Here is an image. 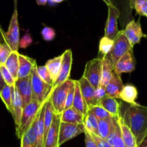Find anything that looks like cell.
<instances>
[{
    "mask_svg": "<svg viewBox=\"0 0 147 147\" xmlns=\"http://www.w3.org/2000/svg\"><path fill=\"white\" fill-rule=\"evenodd\" d=\"M109 14L105 27L104 37L113 40L119 33L118 30V19L120 17V11L113 5L108 6Z\"/></svg>",
    "mask_w": 147,
    "mask_h": 147,
    "instance_id": "obj_9",
    "label": "cell"
},
{
    "mask_svg": "<svg viewBox=\"0 0 147 147\" xmlns=\"http://www.w3.org/2000/svg\"><path fill=\"white\" fill-rule=\"evenodd\" d=\"M129 5L138 14L147 17V0H129Z\"/></svg>",
    "mask_w": 147,
    "mask_h": 147,
    "instance_id": "obj_32",
    "label": "cell"
},
{
    "mask_svg": "<svg viewBox=\"0 0 147 147\" xmlns=\"http://www.w3.org/2000/svg\"><path fill=\"white\" fill-rule=\"evenodd\" d=\"M12 50L6 42L0 44V65H4Z\"/></svg>",
    "mask_w": 147,
    "mask_h": 147,
    "instance_id": "obj_37",
    "label": "cell"
},
{
    "mask_svg": "<svg viewBox=\"0 0 147 147\" xmlns=\"http://www.w3.org/2000/svg\"><path fill=\"white\" fill-rule=\"evenodd\" d=\"M113 45V40L106 37H102L100 40V43H99V54L101 55V56L100 57H102L109 55Z\"/></svg>",
    "mask_w": 147,
    "mask_h": 147,
    "instance_id": "obj_33",
    "label": "cell"
},
{
    "mask_svg": "<svg viewBox=\"0 0 147 147\" xmlns=\"http://www.w3.org/2000/svg\"><path fill=\"white\" fill-rule=\"evenodd\" d=\"M11 113L15 123L16 131L19 129L23 111V105L18 92L14 86H11Z\"/></svg>",
    "mask_w": 147,
    "mask_h": 147,
    "instance_id": "obj_16",
    "label": "cell"
},
{
    "mask_svg": "<svg viewBox=\"0 0 147 147\" xmlns=\"http://www.w3.org/2000/svg\"><path fill=\"white\" fill-rule=\"evenodd\" d=\"M102 57L93 59L86 63L83 77L85 78L95 89L99 87L101 78Z\"/></svg>",
    "mask_w": 147,
    "mask_h": 147,
    "instance_id": "obj_6",
    "label": "cell"
},
{
    "mask_svg": "<svg viewBox=\"0 0 147 147\" xmlns=\"http://www.w3.org/2000/svg\"><path fill=\"white\" fill-rule=\"evenodd\" d=\"M4 42H5V40H4V31L0 26V44Z\"/></svg>",
    "mask_w": 147,
    "mask_h": 147,
    "instance_id": "obj_45",
    "label": "cell"
},
{
    "mask_svg": "<svg viewBox=\"0 0 147 147\" xmlns=\"http://www.w3.org/2000/svg\"><path fill=\"white\" fill-rule=\"evenodd\" d=\"M88 111L91 112L97 118L98 120H101V119H104L111 116L103 108H102L100 106H98V105L89 107Z\"/></svg>",
    "mask_w": 147,
    "mask_h": 147,
    "instance_id": "obj_35",
    "label": "cell"
},
{
    "mask_svg": "<svg viewBox=\"0 0 147 147\" xmlns=\"http://www.w3.org/2000/svg\"><path fill=\"white\" fill-rule=\"evenodd\" d=\"M106 87L102 86H99L98 88L96 89V96H97L98 99L100 101L101 99H103V98H105L106 96Z\"/></svg>",
    "mask_w": 147,
    "mask_h": 147,
    "instance_id": "obj_43",
    "label": "cell"
},
{
    "mask_svg": "<svg viewBox=\"0 0 147 147\" xmlns=\"http://www.w3.org/2000/svg\"><path fill=\"white\" fill-rule=\"evenodd\" d=\"M4 40L12 51H18L20 47V27L17 7H15L11 16L8 30L4 32Z\"/></svg>",
    "mask_w": 147,
    "mask_h": 147,
    "instance_id": "obj_7",
    "label": "cell"
},
{
    "mask_svg": "<svg viewBox=\"0 0 147 147\" xmlns=\"http://www.w3.org/2000/svg\"><path fill=\"white\" fill-rule=\"evenodd\" d=\"M85 142H86V147H98L96 142L93 140L92 136L88 133L87 131H85Z\"/></svg>",
    "mask_w": 147,
    "mask_h": 147,
    "instance_id": "obj_42",
    "label": "cell"
},
{
    "mask_svg": "<svg viewBox=\"0 0 147 147\" xmlns=\"http://www.w3.org/2000/svg\"><path fill=\"white\" fill-rule=\"evenodd\" d=\"M131 50H133V47L131 46L129 40L123 33V31L121 30L119 32L116 38L113 40V47L109 54L107 55V57L114 67L116 62Z\"/></svg>",
    "mask_w": 147,
    "mask_h": 147,
    "instance_id": "obj_5",
    "label": "cell"
},
{
    "mask_svg": "<svg viewBox=\"0 0 147 147\" xmlns=\"http://www.w3.org/2000/svg\"><path fill=\"white\" fill-rule=\"evenodd\" d=\"M42 38L45 41H52L55 37V32L53 28L49 27H45L41 32Z\"/></svg>",
    "mask_w": 147,
    "mask_h": 147,
    "instance_id": "obj_40",
    "label": "cell"
},
{
    "mask_svg": "<svg viewBox=\"0 0 147 147\" xmlns=\"http://www.w3.org/2000/svg\"><path fill=\"white\" fill-rule=\"evenodd\" d=\"M74 93H75V80H72L71 83H70L69 91L67 93V97H66L65 103V109L64 110L67 109H70L73 106V98H74Z\"/></svg>",
    "mask_w": 147,
    "mask_h": 147,
    "instance_id": "obj_39",
    "label": "cell"
},
{
    "mask_svg": "<svg viewBox=\"0 0 147 147\" xmlns=\"http://www.w3.org/2000/svg\"><path fill=\"white\" fill-rule=\"evenodd\" d=\"M0 70H1V75H2L3 79H4L6 85L10 86V87L14 86L15 80H14V78L12 77L11 73H10L9 72V70H7V67L4 65H0Z\"/></svg>",
    "mask_w": 147,
    "mask_h": 147,
    "instance_id": "obj_38",
    "label": "cell"
},
{
    "mask_svg": "<svg viewBox=\"0 0 147 147\" xmlns=\"http://www.w3.org/2000/svg\"><path fill=\"white\" fill-rule=\"evenodd\" d=\"M40 113V111H39ZM39 113L35 120L26 131L21 138V147H36L37 142V124L38 121Z\"/></svg>",
    "mask_w": 147,
    "mask_h": 147,
    "instance_id": "obj_19",
    "label": "cell"
},
{
    "mask_svg": "<svg viewBox=\"0 0 147 147\" xmlns=\"http://www.w3.org/2000/svg\"><path fill=\"white\" fill-rule=\"evenodd\" d=\"M60 116L61 114L54 113L53 115V122L45 139L44 147H60L58 144V139L59 129L61 122Z\"/></svg>",
    "mask_w": 147,
    "mask_h": 147,
    "instance_id": "obj_15",
    "label": "cell"
},
{
    "mask_svg": "<svg viewBox=\"0 0 147 147\" xmlns=\"http://www.w3.org/2000/svg\"><path fill=\"white\" fill-rule=\"evenodd\" d=\"M42 105L32 100V101L23 109L20 127L16 131V135L18 139H21L24 132L32 124Z\"/></svg>",
    "mask_w": 147,
    "mask_h": 147,
    "instance_id": "obj_3",
    "label": "cell"
},
{
    "mask_svg": "<svg viewBox=\"0 0 147 147\" xmlns=\"http://www.w3.org/2000/svg\"><path fill=\"white\" fill-rule=\"evenodd\" d=\"M113 127V117L111 116L109 118L98 120V136L102 139H106L109 134L111 131Z\"/></svg>",
    "mask_w": 147,
    "mask_h": 147,
    "instance_id": "obj_30",
    "label": "cell"
},
{
    "mask_svg": "<svg viewBox=\"0 0 147 147\" xmlns=\"http://www.w3.org/2000/svg\"><path fill=\"white\" fill-rule=\"evenodd\" d=\"M98 106L103 108L112 117H116L120 113V103L113 98L106 96L100 100Z\"/></svg>",
    "mask_w": 147,
    "mask_h": 147,
    "instance_id": "obj_23",
    "label": "cell"
},
{
    "mask_svg": "<svg viewBox=\"0 0 147 147\" xmlns=\"http://www.w3.org/2000/svg\"><path fill=\"white\" fill-rule=\"evenodd\" d=\"M5 86H6V83L5 82H4V79H3L2 75H1V70H0V92L1 91V90L4 88V87Z\"/></svg>",
    "mask_w": 147,
    "mask_h": 147,
    "instance_id": "obj_44",
    "label": "cell"
},
{
    "mask_svg": "<svg viewBox=\"0 0 147 147\" xmlns=\"http://www.w3.org/2000/svg\"><path fill=\"white\" fill-rule=\"evenodd\" d=\"M113 71H114L113 65L107 55L102 57L101 78H100V86L106 87V86L109 83V80L111 78Z\"/></svg>",
    "mask_w": 147,
    "mask_h": 147,
    "instance_id": "obj_24",
    "label": "cell"
},
{
    "mask_svg": "<svg viewBox=\"0 0 147 147\" xmlns=\"http://www.w3.org/2000/svg\"><path fill=\"white\" fill-rule=\"evenodd\" d=\"M78 82L82 96L88 108L98 106L100 101L96 96V89L93 87V86L83 77L78 80Z\"/></svg>",
    "mask_w": 147,
    "mask_h": 147,
    "instance_id": "obj_14",
    "label": "cell"
},
{
    "mask_svg": "<svg viewBox=\"0 0 147 147\" xmlns=\"http://www.w3.org/2000/svg\"><path fill=\"white\" fill-rule=\"evenodd\" d=\"M123 31L132 47L140 42L142 37H145V34L142 32L140 20L135 21L134 20H132L128 23Z\"/></svg>",
    "mask_w": 147,
    "mask_h": 147,
    "instance_id": "obj_12",
    "label": "cell"
},
{
    "mask_svg": "<svg viewBox=\"0 0 147 147\" xmlns=\"http://www.w3.org/2000/svg\"><path fill=\"white\" fill-rule=\"evenodd\" d=\"M37 72L38 73L40 78L43 80L45 83L53 86V80H52L50 75L47 70L45 65L43 66H37Z\"/></svg>",
    "mask_w": 147,
    "mask_h": 147,
    "instance_id": "obj_36",
    "label": "cell"
},
{
    "mask_svg": "<svg viewBox=\"0 0 147 147\" xmlns=\"http://www.w3.org/2000/svg\"><path fill=\"white\" fill-rule=\"evenodd\" d=\"M61 122L68 123H83L84 117L73 107L65 109L61 113Z\"/></svg>",
    "mask_w": 147,
    "mask_h": 147,
    "instance_id": "obj_26",
    "label": "cell"
},
{
    "mask_svg": "<svg viewBox=\"0 0 147 147\" xmlns=\"http://www.w3.org/2000/svg\"><path fill=\"white\" fill-rule=\"evenodd\" d=\"M51 1H53V2L54 3H60L62 2V1H63L64 0H50Z\"/></svg>",
    "mask_w": 147,
    "mask_h": 147,
    "instance_id": "obj_49",
    "label": "cell"
},
{
    "mask_svg": "<svg viewBox=\"0 0 147 147\" xmlns=\"http://www.w3.org/2000/svg\"><path fill=\"white\" fill-rule=\"evenodd\" d=\"M89 134L92 136V138H93V140L95 141V142H96L98 147H112L109 143H108V142L106 139H102V138L100 137L99 136H98V135L96 134Z\"/></svg>",
    "mask_w": 147,
    "mask_h": 147,
    "instance_id": "obj_41",
    "label": "cell"
},
{
    "mask_svg": "<svg viewBox=\"0 0 147 147\" xmlns=\"http://www.w3.org/2000/svg\"><path fill=\"white\" fill-rule=\"evenodd\" d=\"M45 105L43 104L39 113L38 121L37 124V142L36 147H44L45 129H44Z\"/></svg>",
    "mask_w": 147,
    "mask_h": 147,
    "instance_id": "obj_27",
    "label": "cell"
},
{
    "mask_svg": "<svg viewBox=\"0 0 147 147\" xmlns=\"http://www.w3.org/2000/svg\"><path fill=\"white\" fill-rule=\"evenodd\" d=\"M71 81V79L69 78L52 90L50 100L55 114H61L64 111L66 97L69 91Z\"/></svg>",
    "mask_w": 147,
    "mask_h": 147,
    "instance_id": "obj_4",
    "label": "cell"
},
{
    "mask_svg": "<svg viewBox=\"0 0 147 147\" xmlns=\"http://www.w3.org/2000/svg\"><path fill=\"white\" fill-rule=\"evenodd\" d=\"M19 54L18 51H12L7 58L4 66L7 67L14 80L17 79V73L19 68Z\"/></svg>",
    "mask_w": 147,
    "mask_h": 147,
    "instance_id": "obj_29",
    "label": "cell"
},
{
    "mask_svg": "<svg viewBox=\"0 0 147 147\" xmlns=\"http://www.w3.org/2000/svg\"><path fill=\"white\" fill-rule=\"evenodd\" d=\"M36 63L35 60L30 57L19 54V68L17 73V79L23 78L30 76L32 70Z\"/></svg>",
    "mask_w": 147,
    "mask_h": 147,
    "instance_id": "obj_18",
    "label": "cell"
},
{
    "mask_svg": "<svg viewBox=\"0 0 147 147\" xmlns=\"http://www.w3.org/2000/svg\"><path fill=\"white\" fill-rule=\"evenodd\" d=\"M138 96V90L134 86L127 84L123 86V89L119 94V98L128 104L136 103V99Z\"/></svg>",
    "mask_w": 147,
    "mask_h": 147,
    "instance_id": "obj_25",
    "label": "cell"
},
{
    "mask_svg": "<svg viewBox=\"0 0 147 147\" xmlns=\"http://www.w3.org/2000/svg\"><path fill=\"white\" fill-rule=\"evenodd\" d=\"M62 60H63V55H61L55 57L54 58L47 60L45 64L46 67H47V70L50 75V77H51L52 80H53V83L55 81L56 78L59 74V72H60Z\"/></svg>",
    "mask_w": 147,
    "mask_h": 147,
    "instance_id": "obj_28",
    "label": "cell"
},
{
    "mask_svg": "<svg viewBox=\"0 0 147 147\" xmlns=\"http://www.w3.org/2000/svg\"><path fill=\"white\" fill-rule=\"evenodd\" d=\"M86 129L83 123H68L60 122L59 129V146L67 141L85 133Z\"/></svg>",
    "mask_w": 147,
    "mask_h": 147,
    "instance_id": "obj_8",
    "label": "cell"
},
{
    "mask_svg": "<svg viewBox=\"0 0 147 147\" xmlns=\"http://www.w3.org/2000/svg\"><path fill=\"white\" fill-rule=\"evenodd\" d=\"M146 37V38H147V34H145V37Z\"/></svg>",
    "mask_w": 147,
    "mask_h": 147,
    "instance_id": "obj_51",
    "label": "cell"
},
{
    "mask_svg": "<svg viewBox=\"0 0 147 147\" xmlns=\"http://www.w3.org/2000/svg\"><path fill=\"white\" fill-rule=\"evenodd\" d=\"M0 97L5 104L7 110L11 111V88L6 85L0 92Z\"/></svg>",
    "mask_w": 147,
    "mask_h": 147,
    "instance_id": "obj_34",
    "label": "cell"
},
{
    "mask_svg": "<svg viewBox=\"0 0 147 147\" xmlns=\"http://www.w3.org/2000/svg\"><path fill=\"white\" fill-rule=\"evenodd\" d=\"M83 124L85 126L86 131L89 134L98 135V120L97 118L90 111L87 113L83 119Z\"/></svg>",
    "mask_w": 147,
    "mask_h": 147,
    "instance_id": "obj_31",
    "label": "cell"
},
{
    "mask_svg": "<svg viewBox=\"0 0 147 147\" xmlns=\"http://www.w3.org/2000/svg\"><path fill=\"white\" fill-rule=\"evenodd\" d=\"M121 116L134 136L139 146L147 136V106L136 103L129 104Z\"/></svg>",
    "mask_w": 147,
    "mask_h": 147,
    "instance_id": "obj_1",
    "label": "cell"
},
{
    "mask_svg": "<svg viewBox=\"0 0 147 147\" xmlns=\"http://www.w3.org/2000/svg\"><path fill=\"white\" fill-rule=\"evenodd\" d=\"M38 5H45L47 2V0H36Z\"/></svg>",
    "mask_w": 147,
    "mask_h": 147,
    "instance_id": "obj_46",
    "label": "cell"
},
{
    "mask_svg": "<svg viewBox=\"0 0 147 147\" xmlns=\"http://www.w3.org/2000/svg\"><path fill=\"white\" fill-rule=\"evenodd\" d=\"M37 66L33 67L30 76H31V86L32 91V100H35L37 103L44 104L47 98L50 96L53 86L45 83L40 78L37 72Z\"/></svg>",
    "mask_w": 147,
    "mask_h": 147,
    "instance_id": "obj_2",
    "label": "cell"
},
{
    "mask_svg": "<svg viewBox=\"0 0 147 147\" xmlns=\"http://www.w3.org/2000/svg\"><path fill=\"white\" fill-rule=\"evenodd\" d=\"M123 85L121 76H119L113 71L111 78L109 80V83L106 86V96L113 98H119V94L123 89Z\"/></svg>",
    "mask_w": 147,
    "mask_h": 147,
    "instance_id": "obj_17",
    "label": "cell"
},
{
    "mask_svg": "<svg viewBox=\"0 0 147 147\" xmlns=\"http://www.w3.org/2000/svg\"><path fill=\"white\" fill-rule=\"evenodd\" d=\"M17 0H14V4H15V7H17V6H16V5H17Z\"/></svg>",
    "mask_w": 147,
    "mask_h": 147,
    "instance_id": "obj_50",
    "label": "cell"
},
{
    "mask_svg": "<svg viewBox=\"0 0 147 147\" xmlns=\"http://www.w3.org/2000/svg\"><path fill=\"white\" fill-rule=\"evenodd\" d=\"M118 121H119V126H120L122 139H123L125 146L138 147L134 136L133 135L132 132L131 131L129 128L125 124V123L123 122V119H122L121 116L120 115V113H119V116H118Z\"/></svg>",
    "mask_w": 147,
    "mask_h": 147,
    "instance_id": "obj_22",
    "label": "cell"
},
{
    "mask_svg": "<svg viewBox=\"0 0 147 147\" xmlns=\"http://www.w3.org/2000/svg\"><path fill=\"white\" fill-rule=\"evenodd\" d=\"M138 147H147V136L144 139V140L141 143V144Z\"/></svg>",
    "mask_w": 147,
    "mask_h": 147,
    "instance_id": "obj_47",
    "label": "cell"
},
{
    "mask_svg": "<svg viewBox=\"0 0 147 147\" xmlns=\"http://www.w3.org/2000/svg\"><path fill=\"white\" fill-rule=\"evenodd\" d=\"M62 55H63V60H62L61 67L57 78L53 85V89L68 80L70 77L72 63H73V54L71 50L70 49L66 50L62 54Z\"/></svg>",
    "mask_w": 147,
    "mask_h": 147,
    "instance_id": "obj_10",
    "label": "cell"
},
{
    "mask_svg": "<svg viewBox=\"0 0 147 147\" xmlns=\"http://www.w3.org/2000/svg\"><path fill=\"white\" fill-rule=\"evenodd\" d=\"M118 116L113 117V127L106 140L112 147H126L122 139L121 128L118 121Z\"/></svg>",
    "mask_w": 147,
    "mask_h": 147,
    "instance_id": "obj_20",
    "label": "cell"
},
{
    "mask_svg": "<svg viewBox=\"0 0 147 147\" xmlns=\"http://www.w3.org/2000/svg\"><path fill=\"white\" fill-rule=\"evenodd\" d=\"M135 65L136 63L133 50H131L116 62L113 67V70L116 75L121 76L122 73H131L134 71L135 70Z\"/></svg>",
    "mask_w": 147,
    "mask_h": 147,
    "instance_id": "obj_13",
    "label": "cell"
},
{
    "mask_svg": "<svg viewBox=\"0 0 147 147\" xmlns=\"http://www.w3.org/2000/svg\"><path fill=\"white\" fill-rule=\"evenodd\" d=\"M72 107L80 113L83 117H85L88 112L89 108L82 96L78 80H75V93Z\"/></svg>",
    "mask_w": 147,
    "mask_h": 147,
    "instance_id": "obj_21",
    "label": "cell"
},
{
    "mask_svg": "<svg viewBox=\"0 0 147 147\" xmlns=\"http://www.w3.org/2000/svg\"><path fill=\"white\" fill-rule=\"evenodd\" d=\"M14 87L20 95V97L22 102L23 107L24 108L32 101V97L30 75L23 78L17 79L14 83Z\"/></svg>",
    "mask_w": 147,
    "mask_h": 147,
    "instance_id": "obj_11",
    "label": "cell"
},
{
    "mask_svg": "<svg viewBox=\"0 0 147 147\" xmlns=\"http://www.w3.org/2000/svg\"><path fill=\"white\" fill-rule=\"evenodd\" d=\"M103 1H104L105 3H106V4H107V6H110V5H113L111 3V0H103Z\"/></svg>",
    "mask_w": 147,
    "mask_h": 147,
    "instance_id": "obj_48",
    "label": "cell"
}]
</instances>
